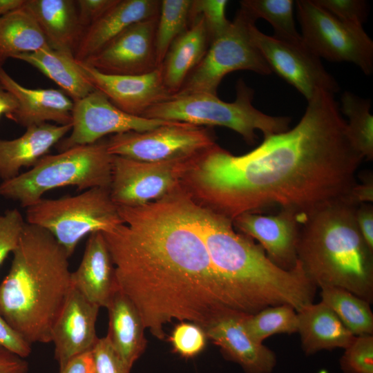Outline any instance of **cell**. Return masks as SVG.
I'll use <instances>...</instances> for the list:
<instances>
[{
	"label": "cell",
	"instance_id": "1",
	"mask_svg": "<svg viewBox=\"0 0 373 373\" xmlns=\"http://www.w3.org/2000/svg\"><path fill=\"white\" fill-rule=\"evenodd\" d=\"M291 129L264 137L235 156L217 144L192 162L182 186L198 204L233 220L279 205L302 220L329 204L347 201L363 160L352 142L334 94L317 90Z\"/></svg>",
	"mask_w": 373,
	"mask_h": 373
},
{
	"label": "cell",
	"instance_id": "2",
	"mask_svg": "<svg viewBox=\"0 0 373 373\" xmlns=\"http://www.w3.org/2000/svg\"><path fill=\"white\" fill-rule=\"evenodd\" d=\"M193 203L181 186L144 205L118 207L122 222L102 233L117 289L158 339L174 319L204 330L224 317L243 314L211 262Z\"/></svg>",
	"mask_w": 373,
	"mask_h": 373
},
{
	"label": "cell",
	"instance_id": "3",
	"mask_svg": "<svg viewBox=\"0 0 373 373\" xmlns=\"http://www.w3.org/2000/svg\"><path fill=\"white\" fill-rule=\"evenodd\" d=\"M193 213L211 262L243 314L283 304L298 312L314 303L316 286L298 260L284 269L251 238L238 233L229 218L194 201Z\"/></svg>",
	"mask_w": 373,
	"mask_h": 373
},
{
	"label": "cell",
	"instance_id": "4",
	"mask_svg": "<svg viewBox=\"0 0 373 373\" xmlns=\"http://www.w3.org/2000/svg\"><path fill=\"white\" fill-rule=\"evenodd\" d=\"M0 284V314L29 344L51 342L73 289L70 256L46 230L25 222Z\"/></svg>",
	"mask_w": 373,
	"mask_h": 373
},
{
	"label": "cell",
	"instance_id": "5",
	"mask_svg": "<svg viewBox=\"0 0 373 373\" xmlns=\"http://www.w3.org/2000/svg\"><path fill=\"white\" fill-rule=\"evenodd\" d=\"M356 206L337 202L301 222L297 258L311 281L321 289L339 287L373 301V250L362 237Z\"/></svg>",
	"mask_w": 373,
	"mask_h": 373
},
{
	"label": "cell",
	"instance_id": "6",
	"mask_svg": "<svg viewBox=\"0 0 373 373\" xmlns=\"http://www.w3.org/2000/svg\"><path fill=\"white\" fill-rule=\"evenodd\" d=\"M113 155L106 141L76 146L55 155H46L32 167L0 184V195L26 208L47 191L66 186L80 191L109 188Z\"/></svg>",
	"mask_w": 373,
	"mask_h": 373
},
{
	"label": "cell",
	"instance_id": "7",
	"mask_svg": "<svg viewBox=\"0 0 373 373\" xmlns=\"http://www.w3.org/2000/svg\"><path fill=\"white\" fill-rule=\"evenodd\" d=\"M254 94V90L240 79L233 102L209 93L173 95L148 109L142 117L198 126L227 127L240 134L248 144L256 142V131H260L264 137L287 131L291 118L271 116L256 109L252 105Z\"/></svg>",
	"mask_w": 373,
	"mask_h": 373
},
{
	"label": "cell",
	"instance_id": "8",
	"mask_svg": "<svg viewBox=\"0 0 373 373\" xmlns=\"http://www.w3.org/2000/svg\"><path fill=\"white\" fill-rule=\"evenodd\" d=\"M26 222L48 231L70 256L86 235L108 232L122 222L109 188L95 187L26 207Z\"/></svg>",
	"mask_w": 373,
	"mask_h": 373
},
{
	"label": "cell",
	"instance_id": "9",
	"mask_svg": "<svg viewBox=\"0 0 373 373\" xmlns=\"http://www.w3.org/2000/svg\"><path fill=\"white\" fill-rule=\"evenodd\" d=\"M255 22L240 8L227 29L210 42L201 61L174 95H216L223 77L236 70H247L262 75H270L272 71L250 34V27Z\"/></svg>",
	"mask_w": 373,
	"mask_h": 373
},
{
	"label": "cell",
	"instance_id": "10",
	"mask_svg": "<svg viewBox=\"0 0 373 373\" xmlns=\"http://www.w3.org/2000/svg\"><path fill=\"white\" fill-rule=\"evenodd\" d=\"M302 38L319 58L348 61L365 75L373 70V41L363 26L343 22L314 0L296 1Z\"/></svg>",
	"mask_w": 373,
	"mask_h": 373
},
{
	"label": "cell",
	"instance_id": "11",
	"mask_svg": "<svg viewBox=\"0 0 373 373\" xmlns=\"http://www.w3.org/2000/svg\"><path fill=\"white\" fill-rule=\"evenodd\" d=\"M216 144L207 128L178 122L113 135L106 140L111 155L151 162L191 159Z\"/></svg>",
	"mask_w": 373,
	"mask_h": 373
},
{
	"label": "cell",
	"instance_id": "12",
	"mask_svg": "<svg viewBox=\"0 0 373 373\" xmlns=\"http://www.w3.org/2000/svg\"><path fill=\"white\" fill-rule=\"evenodd\" d=\"M196 157L151 162L113 155L109 187L113 202L117 207H137L169 195L182 186Z\"/></svg>",
	"mask_w": 373,
	"mask_h": 373
},
{
	"label": "cell",
	"instance_id": "13",
	"mask_svg": "<svg viewBox=\"0 0 373 373\" xmlns=\"http://www.w3.org/2000/svg\"><path fill=\"white\" fill-rule=\"evenodd\" d=\"M250 34L271 71L294 86L307 101L318 89L332 94L338 91L336 79L303 40L291 42L268 36L260 32L255 23L250 27Z\"/></svg>",
	"mask_w": 373,
	"mask_h": 373
},
{
	"label": "cell",
	"instance_id": "14",
	"mask_svg": "<svg viewBox=\"0 0 373 373\" xmlns=\"http://www.w3.org/2000/svg\"><path fill=\"white\" fill-rule=\"evenodd\" d=\"M169 122L126 113L95 89L73 102L70 134L60 142L59 149L93 144L107 135L146 131Z\"/></svg>",
	"mask_w": 373,
	"mask_h": 373
},
{
	"label": "cell",
	"instance_id": "15",
	"mask_svg": "<svg viewBox=\"0 0 373 373\" xmlns=\"http://www.w3.org/2000/svg\"><path fill=\"white\" fill-rule=\"evenodd\" d=\"M158 16L131 25L82 62L106 75H141L154 70L160 66L155 50Z\"/></svg>",
	"mask_w": 373,
	"mask_h": 373
},
{
	"label": "cell",
	"instance_id": "16",
	"mask_svg": "<svg viewBox=\"0 0 373 373\" xmlns=\"http://www.w3.org/2000/svg\"><path fill=\"white\" fill-rule=\"evenodd\" d=\"M79 62L94 88L126 113L142 117L148 109L172 97L165 86L161 66L144 74L115 75Z\"/></svg>",
	"mask_w": 373,
	"mask_h": 373
},
{
	"label": "cell",
	"instance_id": "17",
	"mask_svg": "<svg viewBox=\"0 0 373 373\" xmlns=\"http://www.w3.org/2000/svg\"><path fill=\"white\" fill-rule=\"evenodd\" d=\"M301 222V217L289 209H282L274 215L245 213L232 220L236 228L258 240L269 258L284 269L296 264Z\"/></svg>",
	"mask_w": 373,
	"mask_h": 373
},
{
	"label": "cell",
	"instance_id": "18",
	"mask_svg": "<svg viewBox=\"0 0 373 373\" xmlns=\"http://www.w3.org/2000/svg\"><path fill=\"white\" fill-rule=\"evenodd\" d=\"M99 309L73 287L51 332L59 370L72 358L93 348L98 339L95 324Z\"/></svg>",
	"mask_w": 373,
	"mask_h": 373
},
{
	"label": "cell",
	"instance_id": "19",
	"mask_svg": "<svg viewBox=\"0 0 373 373\" xmlns=\"http://www.w3.org/2000/svg\"><path fill=\"white\" fill-rule=\"evenodd\" d=\"M0 86L17 99V107L6 117L28 128L52 121L59 125L72 123L73 101L62 90L32 89L17 82L0 64Z\"/></svg>",
	"mask_w": 373,
	"mask_h": 373
},
{
	"label": "cell",
	"instance_id": "20",
	"mask_svg": "<svg viewBox=\"0 0 373 373\" xmlns=\"http://www.w3.org/2000/svg\"><path fill=\"white\" fill-rule=\"evenodd\" d=\"M242 314L227 316L204 329L207 337L220 347L223 355L245 373H271L277 364L274 351L253 340L245 330Z\"/></svg>",
	"mask_w": 373,
	"mask_h": 373
},
{
	"label": "cell",
	"instance_id": "21",
	"mask_svg": "<svg viewBox=\"0 0 373 373\" xmlns=\"http://www.w3.org/2000/svg\"><path fill=\"white\" fill-rule=\"evenodd\" d=\"M158 0H118L95 22L84 30L74 52L75 59L84 61L131 25L156 16Z\"/></svg>",
	"mask_w": 373,
	"mask_h": 373
},
{
	"label": "cell",
	"instance_id": "22",
	"mask_svg": "<svg viewBox=\"0 0 373 373\" xmlns=\"http://www.w3.org/2000/svg\"><path fill=\"white\" fill-rule=\"evenodd\" d=\"M73 287L89 302L107 307L117 289L114 267L102 232L90 235L82 261L71 272Z\"/></svg>",
	"mask_w": 373,
	"mask_h": 373
},
{
	"label": "cell",
	"instance_id": "23",
	"mask_svg": "<svg viewBox=\"0 0 373 373\" xmlns=\"http://www.w3.org/2000/svg\"><path fill=\"white\" fill-rule=\"evenodd\" d=\"M72 124L59 125L48 122L26 128L13 140H0V178L3 181L19 174L22 167L33 166L70 131Z\"/></svg>",
	"mask_w": 373,
	"mask_h": 373
},
{
	"label": "cell",
	"instance_id": "24",
	"mask_svg": "<svg viewBox=\"0 0 373 373\" xmlns=\"http://www.w3.org/2000/svg\"><path fill=\"white\" fill-rule=\"evenodd\" d=\"M210 41L204 18L197 16L169 47L162 63L165 86L173 95L182 87L207 51Z\"/></svg>",
	"mask_w": 373,
	"mask_h": 373
},
{
	"label": "cell",
	"instance_id": "25",
	"mask_svg": "<svg viewBox=\"0 0 373 373\" xmlns=\"http://www.w3.org/2000/svg\"><path fill=\"white\" fill-rule=\"evenodd\" d=\"M301 347L306 356L323 350L345 349L354 336L323 302L311 303L297 312Z\"/></svg>",
	"mask_w": 373,
	"mask_h": 373
},
{
	"label": "cell",
	"instance_id": "26",
	"mask_svg": "<svg viewBox=\"0 0 373 373\" xmlns=\"http://www.w3.org/2000/svg\"><path fill=\"white\" fill-rule=\"evenodd\" d=\"M24 6L39 26L48 45L74 55L83 32L73 0H26Z\"/></svg>",
	"mask_w": 373,
	"mask_h": 373
},
{
	"label": "cell",
	"instance_id": "27",
	"mask_svg": "<svg viewBox=\"0 0 373 373\" xmlns=\"http://www.w3.org/2000/svg\"><path fill=\"white\" fill-rule=\"evenodd\" d=\"M106 308L109 318L107 336L126 367L131 370L146 346L142 320L133 303L118 289Z\"/></svg>",
	"mask_w": 373,
	"mask_h": 373
},
{
	"label": "cell",
	"instance_id": "28",
	"mask_svg": "<svg viewBox=\"0 0 373 373\" xmlns=\"http://www.w3.org/2000/svg\"><path fill=\"white\" fill-rule=\"evenodd\" d=\"M34 66L56 83L73 101L79 100L95 88L87 79L79 62L72 54L49 46L13 57Z\"/></svg>",
	"mask_w": 373,
	"mask_h": 373
},
{
	"label": "cell",
	"instance_id": "29",
	"mask_svg": "<svg viewBox=\"0 0 373 373\" xmlns=\"http://www.w3.org/2000/svg\"><path fill=\"white\" fill-rule=\"evenodd\" d=\"M46 46L43 32L24 5L0 17V64L8 58Z\"/></svg>",
	"mask_w": 373,
	"mask_h": 373
},
{
	"label": "cell",
	"instance_id": "30",
	"mask_svg": "<svg viewBox=\"0 0 373 373\" xmlns=\"http://www.w3.org/2000/svg\"><path fill=\"white\" fill-rule=\"evenodd\" d=\"M321 296V301L354 336L372 335L373 313L369 302L339 287L322 288Z\"/></svg>",
	"mask_w": 373,
	"mask_h": 373
},
{
	"label": "cell",
	"instance_id": "31",
	"mask_svg": "<svg viewBox=\"0 0 373 373\" xmlns=\"http://www.w3.org/2000/svg\"><path fill=\"white\" fill-rule=\"evenodd\" d=\"M241 321L248 335L260 343L274 334H290L297 332L298 329L297 312L285 304L269 306L255 314L244 315Z\"/></svg>",
	"mask_w": 373,
	"mask_h": 373
},
{
	"label": "cell",
	"instance_id": "32",
	"mask_svg": "<svg viewBox=\"0 0 373 373\" xmlns=\"http://www.w3.org/2000/svg\"><path fill=\"white\" fill-rule=\"evenodd\" d=\"M240 4L255 21L267 20L274 28L275 38L291 42L303 40L295 26L292 0H243Z\"/></svg>",
	"mask_w": 373,
	"mask_h": 373
},
{
	"label": "cell",
	"instance_id": "33",
	"mask_svg": "<svg viewBox=\"0 0 373 373\" xmlns=\"http://www.w3.org/2000/svg\"><path fill=\"white\" fill-rule=\"evenodd\" d=\"M342 113L348 118L350 136L363 159L373 158V117L370 99H363L346 91L341 97Z\"/></svg>",
	"mask_w": 373,
	"mask_h": 373
},
{
	"label": "cell",
	"instance_id": "34",
	"mask_svg": "<svg viewBox=\"0 0 373 373\" xmlns=\"http://www.w3.org/2000/svg\"><path fill=\"white\" fill-rule=\"evenodd\" d=\"M191 0H162L155 32L157 63L160 66L174 40L190 24Z\"/></svg>",
	"mask_w": 373,
	"mask_h": 373
},
{
	"label": "cell",
	"instance_id": "35",
	"mask_svg": "<svg viewBox=\"0 0 373 373\" xmlns=\"http://www.w3.org/2000/svg\"><path fill=\"white\" fill-rule=\"evenodd\" d=\"M339 360L343 373H373V336H356Z\"/></svg>",
	"mask_w": 373,
	"mask_h": 373
},
{
	"label": "cell",
	"instance_id": "36",
	"mask_svg": "<svg viewBox=\"0 0 373 373\" xmlns=\"http://www.w3.org/2000/svg\"><path fill=\"white\" fill-rule=\"evenodd\" d=\"M227 0H192L190 22L201 15L204 20L210 42L224 32L231 21L226 17Z\"/></svg>",
	"mask_w": 373,
	"mask_h": 373
},
{
	"label": "cell",
	"instance_id": "37",
	"mask_svg": "<svg viewBox=\"0 0 373 373\" xmlns=\"http://www.w3.org/2000/svg\"><path fill=\"white\" fill-rule=\"evenodd\" d=\"M207 338L201 327L183 321L175 327L169 340L175 353L183 358H190L204 349Z\"/></svg>",
	"mask_w": 373,
	"mask_h": 373
},
{
	"label": "cell",
	"instance_id": "38",
	"mask_svg": "<svg viewBox=\"0 0 373 373\" xmlns=\"http://www.w3.org/2000/svg\"><path fill=\"white\" fill-rule=\"evenodd\" d=\"M338 20L350 24L363 26L367 15V5L363 0H314Z\"/></svg>",
	"mask_w": 373,
	"mask_h": 373
},
{
	"label": "cell",
	"instance_id": "39",
	"mask_svg": "<svg viewBox=\"0 0 373 373\" xmlns=\"http://www.w3.org/2000/svg\"><path fill=\"white\" fill-rule=\"evenodd\" d=\"M25 222L17 209L0 214V266L16 247Z\"/></svg>",
	"mask_w": 373,
	"mask_h": 373
},
{
	"label": "cell",
	"instance_id": "40",
	"mask_svg": "<svg viewBox=\"0 0 373 373\" xmlns=\"http://www.w3.org/2000/svg\"><path fill=\"white\" fill-rule=\"evenodd\" d=\"M95 373H130L112 345L109 338L97 339L91 350Z\"/></svg>",
	"mask_w": 373,
	"mask_h": 373
},
{
	"label": "cell",
	"instance_id": "41",
	"mask_svg": "<svg viewBox=\"0 0 373 373\" xmlns=\"http://www.w3.org/2000/svg\"><path fill=\"white\" fill-rule=\"evenodd\" d=\"M118 0L75 1L78 19L83 31L113 6Z\"/></svg>",
	"mask_w": 373,
	"mask_h": 373
},
{
	"label": "cell",
	"instance_id": "42",
	"mask_svg": "<svg viewBox=\"0 0 373 373\" xmlns=\"http://www.w3.org/2000/svg\"><path fill=\"white\" fill-rule=\"evenodd\" d=\"M0 345L23 358L31 352V345L9 325L1 314Z\"/></svg>",
	"mask_w": 373,
	"mask_h": 373
},
{
	"label": "cell",
	"instance_id": "43",
	"mask_svg": "<svg viewBox=\"0 0 373 373\" xmlns=\"http://www.w3.org/2000/svg\"><path fill=\"white\" fill-rule=\"evenodd\" d=\"M355 219L362 237L368 247L373 250V207L370 204L357 206Z\"/></svg>",
	"mask_w": 373,
	"mask_h": 373
},
{
	"label": "cell",
	"instance_id": "44",
	"mask_svg": "<svg viewBox=\"0 0 373 373\" xmlns=\"http://www.w3.org/2000/svg\"><path fill=\"white\" fill-rule=\"evenodd\" d=\"M347 201L356 207L361 204H370L373 202V179L372 174L365 175L361 183L358 184L356 182L351 190Z\"/></svg>",
	"mask_w": 373,
	"mask_h": 373
},
{
	"label": "cell",
	"instance_id": "45",
	"mask_svg": "<svg viewBox=\"0 0 373 373\" xmlns=\"http://www.w3.org/2000/svg\"><path fill=\"white\" fill-rule=\"evenodd\" d=\"M28 370L23 358L0 345V373H27Z\"/></svg>",
	"mask_w": 373,
	"mask_h": 373
},
{
	"label": "cell",
	"instance_id": "46",
	"mask_svg": "<svg viewBox=\"0 0 373 373\" xmlns=\"http://www.w3.org/2000/svg\"><path fill=\"white\" fill-rule=\"evenodd\" d=\"M59 373H95L91 351L72 358Z\"/></svg>",
	"mask_w": 373,
	"mask_h": 373
},
{
	"label": "cell",
	"instance_id": "47",
	"mask_svg": "<svg viewBox=\"0 0 373 373\" xmlns=\"http://www.w3.org/2000/svg\"><path fill=\"white\" fill-rule=\"evenodd\" d=\"M17 107L15 97L9 91L0 86V117L6 116L13 112Z\"/></svg>",
	"mask_w": 373,
	"mask_h": 373
},
{
	"label": "cell",
	"instance_id": "48",
	"mask_svg": "<svg viewBox=\"0 0 373 373\" xmlns=\"http://www.w3.org/2000/svg\"><path fill=\"white\" fill-rule=\"evenodd\" d=\"M26 0H0V17L21 8Z\"/></svg>",
	"mask_w": 373,
	"mask_h": 373
}]
</instances>
